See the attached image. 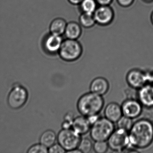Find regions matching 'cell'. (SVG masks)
Returning <instances> with one entry per match:
<instances>
[{
  "label": "cell",
  "instance_id": "1",
  "mask_svg": "<svg viewBox=\"0 0 153 153\" xmlns=\"http://www.w3.org/2000/svg\"><path fill=\"white\" fill-rule=\"evenodd\" d=\"M130 146L135 149H145L153 142V123L142 118L133 123L128 131Z\"/></svg>",
  "mask_w": 153,
  "mask_h": 153
},
{
  "label": "cell",
  "instance_id": "26",
  "mask_svg": "<svg viewBox=\"0 0 153 153\" xmlns=\"http://www.w3.org/2000/svg\"><path fill=\"white\" fill-rule=\"evenodd\" d=\"M65 152H66V150L59 143L58 144L55 143L51 146L49 147L48 149V153H64Z\"/></svg>",
  "mask_w": 153,
  "mask_h": 153
},
{
  "label": "cell",
  "instance_id": "7",
  "mask_svg": "<svg viewBox=\"0 0 153 153\" xmlns=\"http://www.w3.org/2000/svg\"><path fill=\"white\" fill-rule=\"evenodd\" d=\"M27 98L28 93L26 89L20 85H16L9 94L8 102L11 108L19 109L25 104Z\"/></svg>",
  "mask_w": 153,
  "mask_h": 153
},
{
  "label": "cell",
  "instance_id": "17",
  "mask_svg": "<svg viewBox=\"0 0 153 153\" xmlns=\"http://www.w3.org/2000/svg\"><path fill=\"white\" fill-rule=\"evenodd\" d=\"M67 23L64 19L57 18L53 19L50 25V30L51 33L57 35L64 34Z\"/></svg>",
  "mask_w": 153,
  "mask_h": 153
},
{
  "label": "cell",
  "instance_id": "33",
  "mask_svg": "<svg viewBox=\"0 0 153 153\" xmlns=\"http://www.w3.org/2000/svg\"><path fill=\"white\" fill-rule=\"evenodd\" d=\"M150 20H151L152 25H153V11L151 13V16H150Z\"/></svg>",
  "mask_w": 153,
  "mask_h": 153
},
{
  "label": "cell",
  "instance_id": "6",
  "mask_svg": "<svg viewBox=\"0 0 153 153\" xmlns=\"http://www.w3.org/2000/svg\"><path fill=\"white\" fill-rule=\"evenodd\" d=\"M81 136L72 128L62 129L57 135V140L66 152L69 153L77 149Z\"/></svg>",
  "mask_w": 153,
  "mask_h": 153
},
{
  "label": "cell",
  "instance_id": "3",
  "mask_svg": "<svg viewBox=\"0 0 153 153\" xmlns=\"http://www.w3.org/2000/svg\"><path fill=\"white\" fill-rule=\"evenodd\" d=\"M114 130V123L105 117L99 118L91 126L90 137L94 141H107Z\"/></svg>",
  "mask_w": 153,
  "mask_h": 153
},
{
  "label": "cell",
  "instance_id": "27",
  "mask_svg": "<svg viewBox=\"0 0 153 153\" xmlns=\"http://www.w3.org/2000/svg\"><path fill=\"white\" fill-rule=\"evenodd\" d=\"M119 6L122 7L128 8L133 5L135 0H116Z\"/></svg>",
  "mask_w": 153,
  "mask_h": 153
},
{
  "label": "cell",
  "instance_id": "29",
  "mask_svg": "<svg viewBox=\"0 0 153 153\" xmlns=\"http://www.w3.org/2000/svg\"><path fill=\"white\" fill-rule=\"evenodd\" d=\"M100 118L99 116V114H97V115H92V116L87 117L88 120L90 122L91 125H93L99 118Z\"/></svg>",
  "mask_w": 153,
  "mask_h": 153
},
{
  "label": "cell",
  "instance_id": "8",
  "mask_svg": "<svg viewBox=\"0 0 153 153\" xmlns=\"http://www.w3.org/2000/svg\"><path fill=\"white\" fill-rule=\"evenodd\" d=\"M126 82L129 86L138 90L149 82V75L139 69H132L126 75Z\"/></svg>",
  "mask_w": 153,
  "mask_h": 153
},
{
  "label": "cell",
  "instance_id": "4",
  "mask_svg": "<svg viewBox=\"0 0 153 153\" xmlns=\"http://www.w3.org/2000/svg\"><path fill=\"white\" fill-rule=\"evenodd\" d=\"M82 45L78 40L67 39L63 40L59 54L62 59L68 62L76 61L83 53Z\"/></svg>",
  "mask_w": 153,
  "mask_h": 153
},
{
  "label": "cell",
  "instance_id": "23",
  "mask_svg": "<svg viewBox=\"0 0 153 153\" xmlns=\"http://www.w3.org/2000/svg\"><path fill=\"white\" fill-rule=\"evenodd\" d=\"M93 149L97 153H105L109 149L106 141H95L93 144Z\"/></svg>",
  "mask_w": 153,
  "mask_h": 153
},
{
  "label": "cell",
  "instance_id": "19",
  "mask_svg": "<svg viewBox=\"0 0 153 153\" xmlns=\"http://www.w3.org/2000/svg\"><path fill=\"white\" fill-rule=\"evenodd\" d=\"M78 6L81 13L94 14L98 5L96 0H83Z\"/></svg>",
  "mask_w": 153,
  "mask_h": 153
},
{
  "label": "cell",
  "instance_id": "22",
  "mask_svg": "<svg viewBox=\"0 0 153 153\" xmlns=\"http://www.w3.org/2000/svg\"><path fill=\"white\" fill-rule=\"evenodd\" d=\"M93 148L92 141L88 138H81L77 148L81 153H89Z\"/></svg>",
  "mask_w": 153,
  "mask_h": 153
},
{
  "label": "cell",
  "instance_id": "30",
  "mask_svg": "<svg viewBox=\"0 0 153 153\" xmlns=\"http://www.w3.org/2000/svg\"><path fill=\"white\" fill-rule=\"evenodd\" d=\"M71 5L73 6H79L83 0H68Z\"/></svg>",
  "mask_w": 153,
  "mask_h": 153
},
{
  "label": "cell",
  "instance_id": "31",
  "mask_svg": "<svg viewBox=\"0 0 153 153\" xmlns=\"http://www.w3.org/2000/svg\"><path fill=\"white\" fill-rule=\"evenodd\" d=\"M149 81H150V82L149 83L148 82V83H149L153 85V75L152 76L149 75Z\"/></svg>",
  "mask_w": 153,
  "mask_h": 153
},
{
  "label": "cell",
  "instance_id": "24",
  "mask_svg": "<svg viewBox=\"0 0 153 153\" xmlns=\"http://www.w3.org/2000/svg\"><path fill=\"white\" fill-rule=\"evenodd\" d=\"M74 118V113L72 112L69 111L64 116V121L62 125V129L71 128Z\"/></svg>",
  "mask_w": 153,
  "mask_h": 153
},
{
  "label": "cell",
  "instance_id": "16",
  "mask_svg": "<svg viewBox=\"0 0 153 153\" xmlns=\"http://www.w3.org/2000/svg\"><path fill=\"white\" fill-rule=\"evenodd\" d=\"M82 27L79 23L71 21L67 23L64 35L67 39L78 40L82 33Z\"/></svg>",
  "mask_w": 153,
  "mask_h": 153
},
{
  "label": "cell",
  "instance_id": "15",
  "mask_svg": "<svg viewBox=\"0 0 153 153\" xmlns=\"http://www.w3.org/2000/svg\"><path fill=\"white\" fill-rule=\"evenodd\" d=\"M91 126L87 117L81 115L74 118L71 128L82 136L90 131Z\"/></svg>",
  "mask_w": 153,
  "mask_h": 153
},
{
  "label": "cell",
  "instance_id": "28",
  "mask_svg": "<svg viewBox=\"0 0 153 153\" xmlns=\"http://www.w3.org/2000/svg\"><path fill=\"white\" fill-rule=\"evenodd\" d=\"M114 0H96L98 6H110Z\"/></svg>",
  "mask_w": 153,
  "mask_h": 153
},
{
  "label": "cell",
  "instance_id": "18",
  "mask_svg": "<svg viewBox=\"0 0 153 153\" xmlns=\"http://www.w3.org/2000/svg\"><path fill=\"white\" fill-rule=\"evenodd\" d=\"M56 140H57V136L55 132L49 130L42 134L40 137V143L48 148L55 144Z\"/></svg>",
  "mask_w": 153,
  "mask_h": 153
},
{
  "label": "cell",
  "instance_id": "9",
  "mask_svg": "<svg viewBox=\"0 0 153 153\" xmlns=\"http://www.w3.org/2000/svg\"><path fill=\"white\" fill-rule=\"evenodd\" d=\"M97 25L107 26L111 25L115 16L113 9L110 6H98L94 14Z\"/></svg>",
  "mask_w": 153,
  "mask_h": 153
},
{
  "label": "cell",
  "instance_id": "2",
  "mask_svg": "<svg viewBox=\"0 0 153 153\" xmlns=\"http://www.w3.org/2000/svg\"><path fill=\"white\" fill-rule=\"evenodd\" d=\"M105 101L102 96L90 92L82 95L78 100L77 109L85 117L99 114L103 108Z\"/></svg>",
  "mask_w": 153,
  "mask_h": 153
},
{
  "label": "cell",
  "instance_id": "11",
  "mask_svg": "<svg viewBox=\"0 0 153 153\" xmlns=\"http://www.w3.org/2000/svg\"><path fill=\"white\" fill-rule=\"evenodd\" d=\"M137 100L147 109L153 107V85L149 83L137 90Z\"/></svg>",
  "mask_w": 153,
  "mask_h": 153
},
{
  "label": "cell",
  "instance_id": "25",
  "mask_svg": "<svg viewBox=\"0 0 153 153\" xmlns=\"http://www.w3.org/2000/svg\"><path fill=\"white\" fill-rule=\"evenodd\" d=\"M28 153H48V149L42 144H36L31 146L27 151Z\"/></svg>",
  "mask_w": 153,
  "mask_h": 153
},
{
  "label": "cell",
  "instance_id": "10",
  "mask_svg": "<svg viewBox=\"0 0 153 153\" xmlns=\"http://www.w3.org/2000/svg\"><path fill=\"white\" fill-rule=\"evenodd\" d=\"M143 107L137 99L127 98L121 105L123 115L132 120L136 119L142 114Z\"/></svg>",
  "mask_w": 153,
  "mask_h": 153
},
{
  "label": "cell",
  "instance_id": "12",
  "mask_svg": "<svg viewBox=\"0 0 153 153\" xmlns=\"http://www.w3.org/2000/svg\"><path fill=\"white\" fill-rule=\"evenodd\" d=\"M63 40L62 36L51 33L45 39L43 42L44 47L46 52L51 54L59 53Z\"/></svg>",
  "mask_w": 153,
  "mask_h": 153
},
{
  "label": "cell",
  "instance_id": "32",
  "mask_svg": "<svg viewBox=\"0 0 153 153\" xmlns=\"http://www.w3.org/2000/svg\"><path fill=\"white\" fill-rule=\"evenodd\" d=\"M142 1L146 3H150L153 2V0H142Z\"/></svg>",
  "mask_w": 153,
  "mask_h": 153
},
{
  "label": "cell",
  "instance_id": "14",
  "mask_svg": "<svg viewBox=\"0 0 153 153\" xmlns=\"http://www.w3.org/2000/svg\"><path fill=\"white\" fill-rule=\"evenodd\" d=\"M105 117L113 123H116L123 116L121 106L116 102L109 103L104 109Z\"/></svg>",
  "mask_w": 153,
  "mask_h": 153
},
{
  "label": "cell",
  "instance_id": "21",
  "mask_svg": "<svg viewBox=\"0 0 153 153\" xmlns=\"http://www.w3.org/2000/svg\"><path fill=\"white\" fill-rule=\"evenodd\" d=\"M117 128L129 131L133 124L132 119L123 115L116 122Z\"/></svg>",
  "mask_w": 153,
  "mask_h": 153
},
{
  "label": "cell",
  "instance_id": "13",
  "mask_svg": "<svg viewBox=\"0 0 153 153\" xmlns=\"http://www.w3.org/2000/svg\"><path fill=\"white\" fill-rule=\"evenodd\" d=\"M109 88V82L105 78L102 77H97L94 79L89 86L90 92L102 96L107 94Z\"/></svg>",
  "mask_w": 153,
  "mask_h": 153
},
{
  "label": "cell",
  "instance_id": "20",
  "mask_svg": "<svg viewBox=\"0 0 153 153\" xmlns=\"http://www.w3.org/2000/svg\"><path fill=\"white\" fill-rule=\"evenodd\" d=\"M79 23L82 27L85 28H92L96 25L94 15L81 13L79 18Z\"/></svg>",
  "mask_w": 153,
  "mask_h": 153
},
{
  "label": "cell",
  "instance_id": "5",
  "mask_svg": "<svg viewBox=\"0 0 153 153\" xmlns=\"http://www.w3.org/2000/svg\"><path fill=\"white\" fill-rule=\"evenodd\" d=\"M107 141L109 148L114 152H123L130 146L128 131L122 129L114 130Z\"/></svg>",
  "mask_w": 153,
  "mask_h": 153
}]
</instances>
